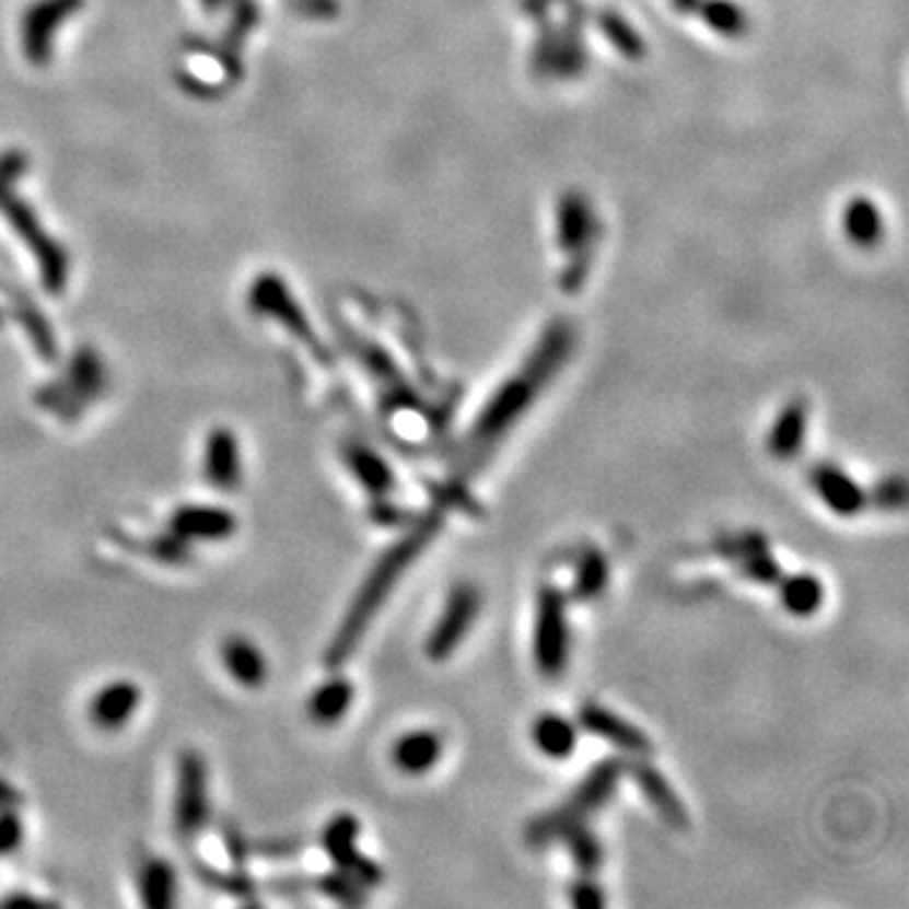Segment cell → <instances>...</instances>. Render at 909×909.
<instances>
[{
	"mask_svg": "<svg viewBox=\"0 0 909 909\" xmlns=\"http://www.w3.org/2000/svg\"><path fill=\"white\" fill-rule=\"evenodd\" d=\"M573 341L576 339H573V326L569 322H553L548 326L536 349L531 351L528 362L498 387L496 395L475 417L461 450V461H457V478H473L480 470V465L493 455L498 442L511 432L513 424L526 415V409L548 387V382L569 362Z\"/></svg>",
	"mask_w": 909,
	"mask_h": 909,
	"instance_id": "obj_1",
	"label": "cell"
},
{
	"mask_svg": "<svg viewBox=\"0 0 909 909\" xmlns=\"http://www.w3.org/2000/svg\"><path fill=\"white\" fill-rule=\"evenodd\" d=\"M440 511L422 515V518L417 521L380 561H376V567L372 569L370 576H366L364 586L359 588L354 602H351V609L347 617H343L337 634H334L329 650H326V665L339 667L354 654L364 632L370 629L372 619L376 617V611H380V606L387 602V596L392 594L397 581L405 576V571L412 567L417 556L432 544V538L440 534Z\"/></svg>",
	"mask_w": 909,
	"mask_h": 909,
	"instance_id": "obj_2",
	"label": "cell"
},
{
	"mask_svg": "<svg viewBox=\"0 0 909 909\" xmlns=\"http://www.w3.org/2000/svg\"><path fill=\"white\" fill-rule=\"evenodd\" d=\"M625 771H627L625 764L617 758L602 760V764L579 783V789L571 793L569 801H563L559 808L551 811V814L536 818V821L528 826V841L536 843V847L538 843L556 841V839H561L571 826L584 824L588 816H594L596 811H599L606 801L614 796V791H617V785H619V778Z\"/></svg>",
	"mask_w": 909,
	"mask_h": 909,
	"instance_id": "obj_3",
	"label": "cell"
},
{
	"mask_svg": "<svg viewBox=\"0 0 909 909\" xmlns=\"http://www.w3.org/2000/svg\"><path fill=\"white\" fill-rule=\"evenodd\" d=\"M534 660L544 677H559L569 662L567 596L556 586H544L538 594Z\"/></svg>",
	"mask_w": 909,
	"mask_h": 909,
	"instance_id": "obj_4",
	"label": "cell"
},
{
	"mask_svg": "<svg viewBox=\"0 0 909 909\" xmlns=\"http://www.w3.org/2000/svg\"><path fill=\"white\" fill-rule=\"evenodd\" d=\"M0 210L5 212L8 223L13 225V231L19 233L34 256L40 260V273H44V285L48 293H63L67 289V273H69V258L67 250L61 248L59 243L54 241L51 235H46L44 228L34 215V210L28 208L26 200L13 198L11 193L0 195Z\"/></svg>",
	"mask_w": 909,
	"mask_h": 909,
	"instance_id": "obj_5",
	"label": "cell"
},
{
	"mask_svg": "<svg viewBox=\"0 0 909 909\" xmlns=\"http://www.w3.org/2000/svg\"><path fill=\"white\" fill-rule=\"evenodd\" d=\"M210 816L208 768L195 750L179 756L177 793H175V829L179 839L190 841L205 829Z\"/></svg>",
	"mask_w": 909,
	"mask_h": 909,
	"instance_id": "obj_6",
	"label": "cell"
},
{
	"mask_svg": "<svg viewBox=\"0 0 909 909\" xmlns=\"http://www.w3.org/2000/svg\"><path fill=\"white\" fill-rule=\"evenodd\" d=\"M81 8H84V0H36L26 8L21 23V40L23 54L34 67H48L56 31Z\"/></svg>",
	"mask_w": 909,
	"mask_h": 909,
	"instance_id": "obj_7",
	"label": "cell"
},
{
	"mask_svg": "<svg viewBox=\"0 0 909 909\" xmlns=\"http://www.w3.org/2000/svg\"><path fill=\"white\" fill-rule=\"evenodd\" d=\"M602 225L592 200L584 193L569 190L556 205V243L563 256H592L599 241Z\"/></svg>",
	"mask_w": 909,
	"mask_h": 909,
	"instance_id": "obj_8",
	"label": "cell"
},
{
	"mask_svg": "<svg viewBox=\"0 0 909 909\" xmlns=\"http://www.w3.org/2000/svg\"><path fill=\"white\" fill-rule=\"evenodd\" d=\"M480 611V592L473 584H461L453 588L447 596L445 609H442L435 629H432L428 642H424V652L430 660L442 662L453 654L461 642L468 637L470 627L475 625V617Z\"/></svg>",
	"mask_w": 909,
	"mask_h": 909,
	"instance_id": "obj_9",
	"label": "cell"
},
{
	"mask_svg": "<svg viewBox=\"0 0 909 909\" xmlns=\"http://www.w3.org/2000/svg\"><path fill=\"white\" fill-rule=\"evenodd\" d=\"M359 821L351 814L334 816L322 831V847L339 872L349 874L362 887H374L384 879L380 866L357 851Z\"/></svg>",
	"mask_w": 909,
	"mask_h": 909,
	"instance_id": "obj_10",
	"label": "cell"
},
{
	"mask_svg": "<svg viewBox=\"0 0 909 909\" xmlns=\"http://www.w3.org/2000/svg\"><path fill=\"white\" fill-rule=\"evenodd\" d=\"M250 308L260 316L278 318V322H281L285 329L293 334V337H299L303 343H306V347L314 349L316 354H322L306 314L299 308L296 299L291 296L289 289H285V283L278 276L264 273L256 278V283H253V289H250Z\"/></svg>",
	"mask_w": 909,
	"mask_h": 909,
	"instance_id": "obj_11",
	"label": "cell"
},
{
	"mask_svg": "<svg viewBox=\"0 0 909 909\" xmlns=\"http://www.w3.org/2000/svg\"><path fill=\"white\" fill-rule=\"evenodd\" d=\"M579 725L586 733L596 735L606 743L617 745L619 750L632 753V756H650L652 741L640 731V727L629 723V720L619 718L617 712L604 710L599 706H584L579 710Z\"/></svg>",
	"mask_w": 909,
	"mask_h": 909,
	"instance_id": "obj_12",
	"label": "cell"
},
{
	"mask_svg": "<svg viewBox=\"0 0 909 909\" xmlns=\"http://www.w3.org/2000/svg\"><path fill=\"white\" fill-rule=\"evenodd\" d=\"M172 534L183 540H220L231 538L237 528V521L225 508L210 505H183L172 513Z\"/></svg>",
	"mask_w": 909,
	"mask_h": 909,
	"instance_id": "obj_13",
	"label": "cell"
},
{
	"mask_svg": "<svg viewBox=\"0 0 909 909\" xmlns=\"http://www.w3.org/2000/svg\"><path fill=\"white\" fill-rule=\"evenodd\" d=\"M142 692L129 679H117V683L104 685L100 692L89 702V718L102 731H119L125 727L139 708Z\"/></svg>",
	"mask_w": 909,
	"mask_h": 909,
	"instance_id": "obj_14",
	"label": "cell"
},
{
	"mask_svg": "<svg viewBox=\"0 0 909 909\" xmlns=\"http://www.w3.org/2000/svg\"><path fill=\"white\" fill-rule=\"evenodd\" d=\"M841 233L859 250L879 248L887 235L882 210L866 195H854L841 210Z\"/></svg>",
	"mask_w": 909,
	"mask_h": 909,
	"instance_id": "obj_15",
	"label": "cell"
},
{
	"mask_svg": "<svg viewBox=\"0 0 909 909\" xmlns=\"http://www.w3.org/2000/svg\"><path fill=\"white\" fill-rule=\"evenodd\" d=\"M205 478L215 490L231 493L241 482V450L237 440L228 428L210 432L205 445Z\"/></svg>",
	"mask_w": 909,
	"mask_h": 909,
	"instance_id": "obj_16",
	"label": "cell"
},
{
	"mask_svg": "<svg viewBox=\"0 0 909 909\" xmlns=\"http://www.w3.org/2000/svg\"><path fill=\"white\" fill-rule=\"evenodd\" d=\"M629 768H632V778L640 785L642 796L654 806L662 821L675 826L677 831L690 829V816H687L683 801L673 791V785L667 783V778L650 764H632Z\"/></svg>",
	"mask_w": 909,
	"mask_h": 909,
	"instance_id": "obj_17",
	"label": "cell"
},
{
	"mask_svg": "<svg viewBox=\"0 0 909 909\" xmlns=\"http://www.w3.org/2000/svg\"><path fill=\"white\" fill-rule=\"evenodd\" d=\"M220 657L225 662V669L231 673L237 685L258 690L268 679V660L266 654L253 644L248 637L231 634L220 644Z\"/></svg>",
	"mask_w": 909,
	"mask_h": 909,
	"instance_id": "obj_18",
	"label": "cell"
},
{
	"mask_svg": "<svg viewBox=\"0 0 909 909\" xmlns=\"http://www.w3.org/2000/svg\"><path fill=\"white\" fill-rule=\"evenodd\" d=\"M814 488L837 515H856L866 503L864 490L834 465H821L814 470Z\"/></svg>",
	"mask_w": 909,
	"mask_h": 909,
	"instance_id": "obj_19",
	"label": "cell"
},
{
	"mask_svg": "<svg viewBox=\"0 0 909 909\" xmlns=\"http://www.w3.org/2000/svg\"><path fill=\"white\" fill-rule=\"evenodd\" d=\"M343 461H347V468L354 473V478L362 482V488L370 490L374 498H384L395 490V473H392L387 461H382L374 450L359 445V442H351V445L343 447Z\"/></svg>",
	"mask_w": 909,
	"mask_h": 909,
	"instance_id": "obj_20",
	"label": "cell"
},
{
	"mask_svg": "<svg viewBox=\"0 0 909 909\" xmlns=\"http://www.w3.org/2000/svg\"><path fill=\"white\" fill-rule=\"evenodd\" d=\"M442 756V741L438 733L432 731H417L403 735L392 748V760L403 773L422 776L432 771Z\"/></svg>",
	"mask_w": 909,
	"mask_h": 909,
	"instance_id": "obj_21",
	"label": "cell"
},
{
	"mask_svg": "<svg viewBox=\"0 0 909 909\" xmlns=\"http://www.w3.org/2000/svg\"><path fill=\"white\" fill-rule=\"evenodd\" d=\"M806 424L808 407L801 399L783 407V412L776 417L771 438H768V450H771L776 461H791L801 453L806 440Z\"/></svg>",
	"mask_w": 909,
	"mask_h": 909,
	"instance_id": "obj_22",
	"label": "cell"
},
{
	"mask_svg": "<svg viewBox=\"0 0 909 909\" xmlns=\"http://www.w3.org/2000/svg\"><path fill=\"white\" fill-rule=\"evenodd\" d=\"M354 700V687L347 677H334L324 683L308 700V715L318 725H334L347 715Z\"/></svg>",
	"mask_w": 909,
	"mask_h": 909,
	"instance_id": "obj_23",
	"label": "cell"
},
{
	"mask_svg": "<svg viewBox=\"0 0 909 909\" xmlns=\"http://www.w3.org/2000/svg\"><path fill=\"white\" fill-rule=\"evenodd\" d=\"M594 26L614 46V51H619L621 56H627V59H632V61L644 59L646 44L640 36V31H637L632 23L625 19V15L614 11V8H602V11H596Z\"/></svg>",
	"mask_w": 909,
	"mask_h": 909,
	"instance_id": "obj_24",
	"label": "cell"
},
{
	"mask_svg": "<svg viewBox=\"0 0 909 909\" xmlns=\"http://www.w3.org/2000/svg\"><path fill=\"white\" fill-rule=\"evenodd\" d=\"M177 876L172 864L165 859H147L139 866V897L147 907H170L175 905Z\"/></svg>",
	"mask_w": 909,
	"mask_h": 909,
	"instance_id": "obj_25",
	"label": "cell"
},
{
	"mask_svg": "<svg viewBox=\"0 0 909 909\" xmlns=\"http://www.w3.org/2000/svg\"><path fill=\"white\" fill-rule=\"evenodd\" d=\"M702 23L723 38H743L750 31V15L735 0H700Z\"/></svg>",
	"mask_w": 909,
	"mask_h": 909,
	"instance_id": "obj_26",
	"label": "cell"
},
{
	"mask_svg": "<svg viewBox=\"0 0 909 909\" xmlns=\"http://www.w3.org/2000/svg\"><path fill=\"white\" fill-rule=\"evenodd\" d=\"M534 743L544 756L563 760L576 748V727H573L567 718L548 712V715H540L536 720Z\"/></svg>",
	"mask_w": 909,
	"mask_h": 909,
	"instance_id": "obj_27",
	"label": "cell"
},
{
	"mask_svg": "<svg viewBox=\"0 0 909 909\" xmlns=\"http://www.w3.org/2000/svg\"><path fill=\"white\" fill-rule=\"evenodd\" d=\"M781 602L793 617H811L824 604L821 581L811 576V573H796V576L783 579Z\"/></svg>",
	"mask_w": 909,
	"mask_h": 909,
	"instance_id": "obj_28",
	"label": "cell"
},
{
	"mask_svg": "<svg viewBox=\"0 0 909 909\" xmlns=\"http://www.w3.org/2000/svg\"><path fill=\"white\" fill-rule=\"evenodd\" d=\"M606 581H609V563H606L604 553L596 551V548H588V551L579 559L576 573H573V599L588 602L596 599L604 592Z\"/></svg>",
	"mask_w": 909,
	"mask_h": 909,
	"instance_id": "obj_29",
	"label": "cell"
},
{
	"mask_svg": "<svg viewBox=\"0 0 909 909\" xmlns=\"http://www.w3.org/2000/svg\"><path fill=\"white\" fill-rule=\"evenodd\" d=\"M561 839H567L569 843V851H571V859L576 862V866L584 874H594L599 870L602 862H604V851H602V843L599 839L594 837L592 831L586 829L584 824H576L571 826V829L563 834Z\"/></svg>",
	"mask_w": 909,
	"mask_h": 909,
	"instance_id": "obj_30",
	"label": "cell"
},
{
	"mask_svg": "<svg viewBox=\"0 0 909 909\" xmlns=\"http://www.w3.org/2000/svg\"><path fill=\"white\" fill-rule=\"evenodd\" d=\"M71 387L79 392L81 399H92L102 392L104 366L100 364V359H96L92 351H81V354L73 359Z\"/></svg>",
	"mask_w": 909,
	"mask_h": 909,
	"instance_id": "obj_31",
	"label": "cell"
},
{
	"mask_svg": "<svg viewBox=\"0 0 909 909\" xmlns=\"http://www.w3.org/2000/svg\"><path fill=\"white\" fill-rule=\"evenodd\" d=\"M556 59H559V28L551 21H540L534 46V71L540 77H553Z\"/></svg>",
	"mask_w": 909,
	"mask_h": 909,
	"instance_id": "obj_32",
	"label": "cell"
},
{
	"mask_svg": "<svg viewBox=\"0 0 909 909\" xmlns=\"http://www.w3.org/2000/svg\"><path fill=\"white\" fill-rule=\"evenodd\" d=\"M314 889L322 891V895L337 899L341 905H362L364 891L362 884L351 879L349 874L337 872V874H324L314 882Z\"/></svg>",
	"mask_w": 909,
	"mask_h": 909,
	"instance_id": "obj_33",
	"label": "cell"
},
{
	"mask_svg": "<svg viewBox=\"0 0 909 909\" xmlns=\"http://www.w3.org/2000/svg\"><path fill=\"white\" fill-rule=\"evenodd\" d=\"M738 551L743 553V569L745 573H750L756 581H776L778 579V563L771 559V553L766 551L764 544L758 546H741Z\"/></svg>",
	"mask_w": 909,
	"mask_h": 909,
	"instance_id": "obj_34",
	"label": "cell"
},
{
	"mask_svg": "<svg viewBox=\"0 0 909 909\" xmlns=\"http://www.w3.org/2000/svg\"><path fill=\"white\" fill-rule=\"evenodd\" d=\"M23 841V821L11 811H0V854H11Z\"/></svg>",
	"mask_w": 909,
	"mask_h": 909,
	"instance_id": "obj_35",
	"label": "cell"
},
{
	"mask_svg": "<svg viewBox=\"0 0 909 909\" xmlns=\"http://www.w3.org/2000/svg\"><path fill=\"white\" fill-rule=\"evenodd\" d=\"M28 167V160L23 152H5L3 158H0V195L11 193V185L13 179H19L23 172Z\"/></svg>",
	"mask_w": 909,
	"mask_h": 909,
	"instance_id": "obj_36",
	"label": "cell"
},
{
	"mask_svg": "<svg viewBox=\"0 0 909 909\" xmlns=\"http://www.w3.org/2000/svg\"><path fill=\"white\" fill-rule=\"evenodd\" d=\"M606 902V897L602 895V889L596 887L594 882H576L571 889V905L579 907V909H596Z\"/></svg>",
	"mask_w": 909,
	"mask_h": 909,
	"instance_id": "obj_37",
	"label": "cell"
},
{
	"mask_svg": "<svg viewBox=\"0 0 909 909\" xmlns=\"http://www.w3.org/2000/svg\"><path fill=\"white\" fill-rule=\"evenodd\" d=\"M21 801H23V796H21L19 791L13 789V785H8L5 781H0V811L19 808Z\"/></svg>",
	"mask_w": 909,
	"mask_h": 909,
	"instance_id": "obj_38",
	"label": "cell"
},
{
	"mask_svg": "<svg viewBox=\"0 0 909 909\" xmlns=\"http://www.w3.org/2000/svg\"><path fill=\"white\" fill-rule=\"evenodd\" d=\"M669 5H673L677 13H695L698 11L700 0H669Z\"/></svg>",
	"mask_w": 909,
	"mask_h": 909,
	"instance_id": "obj_39",
	"label": "cell"
},
{
	"mask_svg": "<svg viewBox=\"0 0 909 909\" xmlns=\"http://www.w3.org/2000/svg\"><path fill=\"white\" fill-rule=\"evenodd\" d=\"M202 3H205V5H208V8H210V11H212V8H215V5H220V3H223V0H202Z\"/></svg>",
	"mask_w": 909,
	"mask_h": 909,
	"instance_id": "obj_40",
	"label": "cell"
}]
</instances>
